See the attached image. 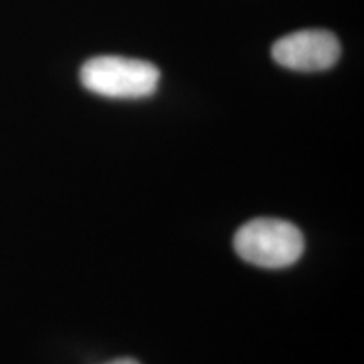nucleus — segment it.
<instances>
[{"label":"nucleus","instance_id":"obj_1","mask_svg":"<svg viewBox=\"0 0 364 364\" xmlns=\"http://www.w3.org/2000/svg\"><path fill=\"white\" fill-rule=\"evenodd\" d=\"M161 71L152 63L124 56H97L81 66L80 81L105 98L139 100L156 93Z\"/></svg>","mask_w":364,"mask_h":364},{"label":"nucleus","instance_id":"obj_2","mask_svg":"<svg viewBox=\"0 0 364 364\" xmlns=\"http://www.w3.org/2000/svg\"><path fill=\"white\" fill-rule=\"evenodd\" d=\"M304 236L292 223L257 218L236 231L235 250L245 262L263 268L294 265L304 253Z\"/></svg>","mask_w":364,"mask_h":364},{"label":"nucleus","instance_id":"obj_3","mask_svg":"<svg viewBox=\"0 0 364 364\" xmlns=\"http://www.w3.org/2000/svg\"><path fill=\"white\" fill-rule=\"evenodd\" d=\"M272 58L287 70L326 71L341 58V44L331 31L304 29L277 41L272 46Z\"/></svg>","mask_w":364,"mask_h":364},{"label":"nucleus","instance_id":"obj_4","mask_svg":"<svg viewBox=\"0 0 364 364\" xmlns=\"http://www.w3.org/2000/svg\"><path fill=\"white\" fill-rule=\"evenodd\" d=\"M105 364H140L136 359H132V358H118V359H113L110 363H105Z\"/></svg>","mask_w":364,"mask_h":364}]
</instances>
